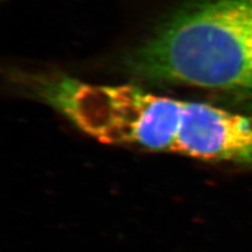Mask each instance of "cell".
Masks as SVG:
<instances>
[{
	"instance_id": "cell-1",
	"label": "cell",
	"mask_w": 252,
	"mask_h": 252,
	"mask_svg": "<svg viewBox=\"0 0 252 252\" xmlns=\"http://www.w3.org/2000/svg\"><path fill=\"white\" fill-rule=\"evenodd\" d=\"M22 84L86 135L108 145L252 165V117L135 84H96L59 74Z\"/></svg>"
},
{
	"instance_id": "cell-2",
	"label": "cell",
	"mask_w": 252,
	"mask_h": 252,
	"mask_svg": "<svg viewBox=\"0 0 252 252\" xmlns=\"http://www.w3.org/2000/svg\"><path fill=\"white\" fill-rule=\"evenodd\" d=\"M156 83L252 98V0H203L173 15L125 59Z\"/></svg>"
}]
</instances>
